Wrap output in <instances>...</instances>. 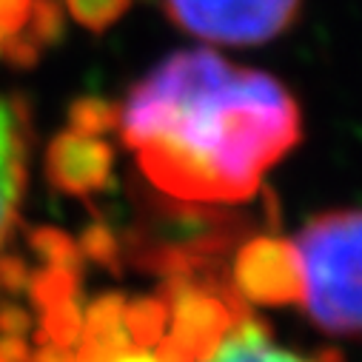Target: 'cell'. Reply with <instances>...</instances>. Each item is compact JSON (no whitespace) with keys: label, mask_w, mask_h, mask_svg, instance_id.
<instances>
[{"label":"cell","mask_w":362,"mask_h":362,"mask_svg":"<svg viewBox=\"0 0 362 362\" xmlns=\"http://www.w3.org/2000/svg\"><path fill=\"white\" fill-rule=\"evenodd\" d=\"M168 325L157 348V362H203L245 317L243 300L220 283L171 280L163 294Z\"/></svg>","instance_id":"3957f363"},{"label":"cell","mask_w":362,"mask_h":362,"mask_svg":"<svg viewBox=\"0 0 362 362\" xmlns=\"http://www.w3.org/2000/svg\"><path fill=\"white\" fill-rule=\"evenodd\" d=\"M63 35V9L57 0H35L32 4V15L23 23L21 32H15L12 37L4 40V52L6 60L12 66H35L40 60V54L57 43Z\"/></svg>","instance_id":"9c48e42d"},{"label":"cell","mask_w":362,"mask_h":362,"mask_svg":"<svg viewBox=\"0 0 362 362\" xmlns=\"http://www.w3.org/2000/svg\"><path fill=\"white\" fill-rule=\"evenodd\" d=\"M168 18L217 46H259L280 37L303 0H163Z\"/></svg>","instance_id":"277c9868"},{"label":"cell","mask_w":362,"mask_h":362,"mask_svg":"<svg viewBox=\"0 0 362 362\" xmlns=\"http://www.w3.org/2000/svg\"><path fill=\"white\" fill-rule=\"evenodd\" d=\"M29 294L40 308H49L54 303L71 300L77 291V274L66 268H46L43 274L29 277Z\"/></svg>","instance_id":"9a60e30c"},{"label":"cell","mask_w":362,"mask_h":362,"mask_svg":"<svg viewBox=\"0 0 362 362\" xmlns=\"http://www.w3.org/2000/svg\"><path fill=\"white\" fill-rule=\"evenodd\" d=\"M0 362H29V345L23 342V337L0 339Z\"/></svg>","instance_id":"ffe728a7"},{"label":"cell","mask_w":362,"mask_h":362,"mask_svg":"<svg viewBox=\"0 0 362 362\" xmlns=\"http://www.w3.org/2000/svg\"><path fill=\"white\" fill-rule=\"evenodd\" d=\"M83 331V311L77 308L74 297L54 303L49 308H43V320H40V337L49 345L57 348H69L74 339H80Z\"/></svg>","instance_id":"8fae6325"},{"label":"cell","mask_w":362,"mask_h":362,"mask_svg":"<svg viewBox=\"0 0 362 362\" xmlns=\"http://www.w3.org/2000/svg\"><path fill=\"white\" fill-rule=\"evenodd\" d=\"M0 49H4V35H0Z\"/></svg>","instance_id":"7402d4cb"},{"label":"cell","mask_w":362,"mask_h":362,"mask_svg":"<svg viewBox=\"0 0 362 362\" xmlns=\"http://www.w3.org/2000/svg\"><path fill=\"white\" fill-rule=\"evenodd\" d=\"M231 291L251 305H291L303 300V280L291 240L251 237L234 259Z\"/></svg>","instance_id":"5b68a950"},{"label":"cell","mask_w":362,"mask_h":362,"mask_svg":"<svg viewBox=\"0 0 362 362\" xmlns=\"http://www.w3.org/2000/svg\"><path fill=\"white\" fill-rule=\"evenodd\" d=\"M77 248L83 257L98 259L103 265H109V262L115 265V259H117V240L112 237V231L106 226H92L83 234V243Z\"/></svg>","instance_id":"2e32d148"},{"label":"cell","mask_w":362,"mask_h":362,"mask_svg":"<svg viewBox=\"0 0 362 362\" xmlns=\"http://www.w3.org/2000/svg\"><path fill=\"white\" fill-rule=\"evenodd\" d=\"M117 115L120 109L112 106L109 100L100 98H80L71 109H69V126L77 134H88V137H103L109 129H117Z\"/></svg>","instance_id":"7c38bea8"},{"label":"cell","mask_w":362,"mask_h":362,"mask_svg":"<svg viewBox=\"0 0 362 362\" xmlns=\"http://www.w3.org/2000/svg\"><path fill=\"white\" fill-rule=\"evenodd\" d=\"M29 286V268L21 257H0V288L21 291Z\"/></svg>","instance_id":"ac0fdd59"},{"label":"cell","mask_w":362,"mask_h":362,"mask_svg":"<svg viewBox=\"0 0 362 362\" xmlns=\"http://www.w3.org/2000/svg\"><path fill=\"white\" fill-rule=\"evenodd\" d=\"M60 9L88 32H106L129 9V0H63Z\"/></svg>","instance_id":"4fadbf2b"},{"label":"cell","mask_w":362,"mask_h":362,"mask_svg":"<svg viewBox=\"0 0 362 362\" xmlns=\"http://www.w3.org/2000/svg\"><path fill=\"white\" fill-rule=\"evenodd\" d=\"M112 146L103 137L77 132L57 134L46 148V180L54 192L71 197H88L109 186L112 180Z\"/></svg>","instance_id":"8992f818"},{"label":"cell","mask_w":362,"mask_h":362,"mask_svg":"<svg viewBox=\"0 0 362 362\" xmlns=\"http://www.w3.org/2000/svg\"><path fill=\"white\" fill-rule=\"evenodd\" d=\"M32 4L35 0H0V35L4 40L23 29L32 15Z\"/></svg>","instance_id":"e0dca14e"},{"label":"cell","mask_w":362,"mask_h":362,"mask_svg":"<svg viewBox=\"0 0 362 362\" xmlns=\"http://www.w3.org/2000/svg\"><path fill=\"white\" fill-rule=\"evenodd\" d=\"M203 362H339V359L334 354L308 356V354L283 348L271 339L268 328L259 320L245 314Z\"/></svg>","instance_id":"ba28073f"},{"label":"cell","mask_w":362,"mask_h":362,"mask_svg":"<svg viewBox=\"0 0 362 362\" xmlns=\"http://www.w3.org/2000/svg\"><path fill=\"white\" fill-rule=\"evenodd\" d=\"M123 143L148 183L194 206L243 203L303 134L288 88L211 49L165 57L117 115Z\"/></svg>","instance_id":"6da1fadb"},{"label":"cell","mask_w":362,"mask_h":362,"mask_svg":"<svg viewBox=\"0 0 362 362\" xmlns=\"http://www.w3.org/2000/svg\"><path fill=\"white\" fill-rule=\"evenodd\" d=\"M29 243L49 262V268H66V271H74V274H77V268L83 262V254H80L77 243L71 237H66L63 231L40 228V231H32Z\"/></svg>","instance_id":"5bb4252c"},{"label":"cell","mask_w":362,"mask_h":362,"mask_svg":"<svg viewBox=\"0 0 362 362\" xmlns=\"http://www.w3.org/2000/svg\"><path fill=\"white\" fill-rule=\"evenodd\" d=\"M297 254L300 305L328 334L362 337V211H328L291 240Z\"/></svg>","instance_id":"7a4b0ae2"},{"label":"cell","mask_w":362,"mask_h":362,"mask_svg":"<svg viewBox=\"0 0 362 362\" xmlns=\"http://www.w3.org/2000/svg\"><path fill=\"white\" fill-rule=\"evenodd\" d=\"M112 362H157V356L151 351H140V348H126L123 354H117Z\"/></svg>","instance_id":"44dd1931"},{"label":"cell","mask_w":362,"mask_h":362,"mask_svg":"<svg viewBox=\"0 0 362 362\" xmlns=\"http://www.w3.org/2000/svg\"><path fill=\"white\" fill-rule=\"evenodd\" d=\"M0 331L6 337H23L29 331V314L12 303L0 305Z\"/></svg>","instance_id":"d6986e66"},{"label":"cell","mask_w":362,"mask_h":362,"mask_svg":"<svg viewBox=\"0 0 362 362\" xmlns=\"http://www.w3.org/2000/svg\"><path fill=\"white\" fill-rule=\"evenodd\" d=\"M123 325L129 334L132 348L140 351H154L157 342L165 334L168 325V311L165 303L157 297H140V300H126L123 308Z\"/></svg>","instance_id":"30bf717a"},{"label":"cell","mask_w":362,"mask_h":362,"mask_svg":"<svg viewBox=\"0 0 362 362\" xmlns=\"http://www.w3.org/2000/svg\"><path fill=\"white\" fill-rule=\"evenodd\" d=\"M29 112L18 98H0V251L12 237L26 192Z\"/></svg>","instance_id":"52a82bcc"}]
</instances>
